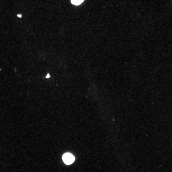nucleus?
Here are the masks:
<instances>
[{
  "label": "nucleus",
  "mask_w": 172,
  "mask_h": 172,
  "mask_svg": "<svg viewBox=\"0 0 172 172\" xmlns=\"http://www.w3.org/2000/svg\"><path fill=\"white\" fill-rule=\"evenodd\" d=\"M50 77V75L49 74H48L46 77V78H48Z\"/></svg>",
  "instance_id": "7ed1b4c3"
},
{
  "label": "nucleus",
  "mask_w": 172,
  "mask_h": 172,
  "mask_svg": "<svg viewBox=\"0 0 172 172\" xmlns=\"http://www.w3.org/2000/svg\"><path fill=\"white\" fill-rule=\"evenodd\" d=\"M84 0H71L72 4L76 5H79L82 3Z\"/></svg>",
  "instance_id": "f03ea898"
},
{
  "label": "nucleus",
  "mask_w": 172,
  "mask_h": 172,
  "mask_svg": "<svg viewBox=\"0 0 172 172\" xmlns=\"http://www.w3.org/2000/svg\"><path fill=\"white\" fill-rule=\"evenodd\" d=\"M62 159L63 161L66 164L70 165L74 162L75 158L72 154L70 153H67L63 155Z\"/></svg>",
  "instance_id": "f257e3e1"
},
{
  "label": "nucleus",
  "mask_w": 172,
  "mask_h": 172,
  "mask_svg": "<svg viewBox=\"0 0 172 172\" xmlns=\"http://www.w3.org/2000/svg\"><path fill=\"white\" fill-rule=\"evenodd\" d=\"M17 16L19 17H22V15L20 14H19L17 15Z\"/></svg>",
  "instance_id": "20e7f679"
}]
</instances>
